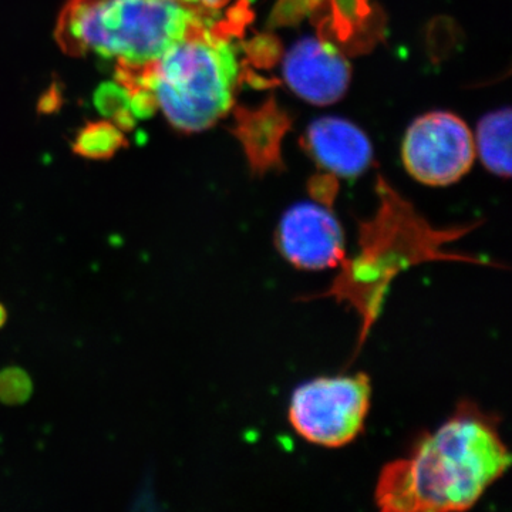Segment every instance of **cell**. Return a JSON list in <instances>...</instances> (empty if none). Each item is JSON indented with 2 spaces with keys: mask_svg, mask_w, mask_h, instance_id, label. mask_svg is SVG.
<instances>
[{
  "mask_svg": "<svg viewBox=\"0 0 512 512\" xmlns=\"http://www.w3.org/2000/svg\"><path fill=\"white\" fill-rule=\"evenodd\" d=\"M309 151L320 167L343 178L365 173L373 160V148L365 131L339 117H322L308 130Z\"/></svg>",
  "mask_w": 512,
  "mask_h": 512,
  "instance_id": "8",
  "label": "cell"
},
{
  "mask_svg": "<svg viewBox=\"0 0 512 512\" xmlns=\"http://www.w3.org/2000/svg\"><path fill=\"white\" fill-rule=\"evenodd\" d=\"M476 153L488 171L500 177L511 175V110L487 114L477 127Z\"/></svg>",
  "mask_w": 512,
  "mask_h": 512,
  "instance_id": "9",
  "label": "cell"
},
{
  "mask_svg": "<svg viewBox=\"0 0 512 512\" xmlns=\"http://www.w3.org/2000/svg\"><path fill=\"white\" fill-rule=\"evenodd\" d=\"M33 383L28 373L19 367H8L0 372V400L6 404H22L30 399Z\"/></svg>",
  "mask_w": 512,
  "mask_h": 512,
  "instance_id": "11",
  "label": "cell"
},
{
  "mask_svg": "<svg viewBox=\"0 0 512 512\" xmlns=\"http://www.w3.org/2000/svg\"><path fill=\"white\" fill-rule=\"evenodd\" d=\"M126 90L148 93L156 109L178 130L197 133L231 110L239 62L227 30L205 23L137 72L117 70Z\"/></svg>",
  "mask_w": 512,
  "mask_h": 512,
  "instance_id": "2",
  "label": "cell"
},
{
  "mask_svg": "<svg viewBox=\"0 0 512 512\" xmlns=\"http://www.w3.org/2000/svg\"><path fill=\"white\" fill-rule=\"evenodd\" d=\"M180 2L204 15L212 16V13L221 12L222 9L227 8L232 0H180Z\"/></svg>",
  "mask_w": 512,
  "mask_h": 512,
  "instance_id": "12",
  "label": "cell"
},
{
  "mask_svg": "<svg viewBox=\"0 0 512 512\" xmlns=\"http://www.w3.org/2000/svg\"><path fill=\"white\" fill-rule=\"evenodd\" d=\"M6 319H8V313H6L5 306L0 305V329L5 325Z\"/></svg>",
  "mask_w": 512,
  "mask_h": 512,
  "instance_id": "13",
  "label": "cell"
},
{
  "mask_svg": "<svg viewBox=\"0 0 512 512\" xmlns=\"http://www.w3.org/2000/svg\"><path fill=\"white\" fill-rule=\"evenodd\" d=\"M511 464L497 421L461 404L412 453L383 468L376 503L387 512H448L473 507Z\"/></svg>",
  "mask_w": 512,
  "mask_h": 512,
  "instance_id": "1",
  "label": "cell"
},
{
  "mask_svg": "<svg viewBox=\"0 0 512 512\" xmlns=\"http://www.w3.org/2000/svg\"><path fill=\"white\" fill-rule=\"evenodd\" d=\"M284 77L301 99L329 106L348 92L352 70L335 46L318 37H305L286 53Z\"/></svg>",
  "mask_w": 512,
  "mask_h": 512,
  "instance_id": "7",
  "label": "cell"
},
{
  "mask_svg": "<svg viewBox=\"0 0 512 512\" xmlns=\"http://www.w3.org/2000/svg\"><path fill=\"white\" fill-rule=\"evenodd\" d=\"M370 397L372 384L365 373L318 377L293 392L289 421L309 443L343 447L365 430Z\"/></svg>",
  "mask_w": 512,
  "mask_h": 512,
  "instance_id": "4",
  "label": "cell"
},
{
  "mask_svg": "<svg viewBox=\"0 0 512 512\" xmlns=\"http://www.w3.org/2000/svg\"><path fill=\"white\" fill-rule=\"evenodd\" d=\"M126 144V138L117 124H90L77 137V153L89 158H107L113 156L119 148Z\"/></svg>",
  "mask_w": 512,
  "mask_h": 512,
  "instance_id": "10",
  "label": "cell"
},
{
  "mask_svg": "<svg viewBox=\"0 0 512 512\" xmlns=\"http://www.w3.org/2000/svg\"><path fill=\"white\" fill-rule=\"evenodd\" d=\"M403 164L421 184L444 187L457 183L476 160V143L470 128L447 111L421 116L404 136Z\"/></svg>",
  "mask_w": 512,
  "mask_h": 512,
  "instance_id": "5",
  "label": "cell"
},
{
  "mask_svg": "<svg viewBox=\"0 0 512 512\" xmlns=\"http://www.w3.org/2000/svg\"><path fill=\"white\" fill-rule=\"evenodd\" d=\"M212 20L180 0H69L56 37L67 55H96L137 72Z\"/></svg>",
  "mask_w": 512,
  "mask_h": 512,
  "instance_id": "3",
  "label": "cell"
},
{
  "mask_svg": "<svg viewBox=\"0 0 512 512\" xmlns=\"http://www.w3.org/2000/svg\"><path fill=\"white\" fill-rule=\"evenodd\" d=\"M276 239L286 261L299 269L335 268L345 258L342 225L329 208L313 202L286 211Z\"/></svg>",
  "mask_w": 512,
  "mask_h": 512,
  "instance_id": "6",
  "label": "cell"
}]
</instances>
